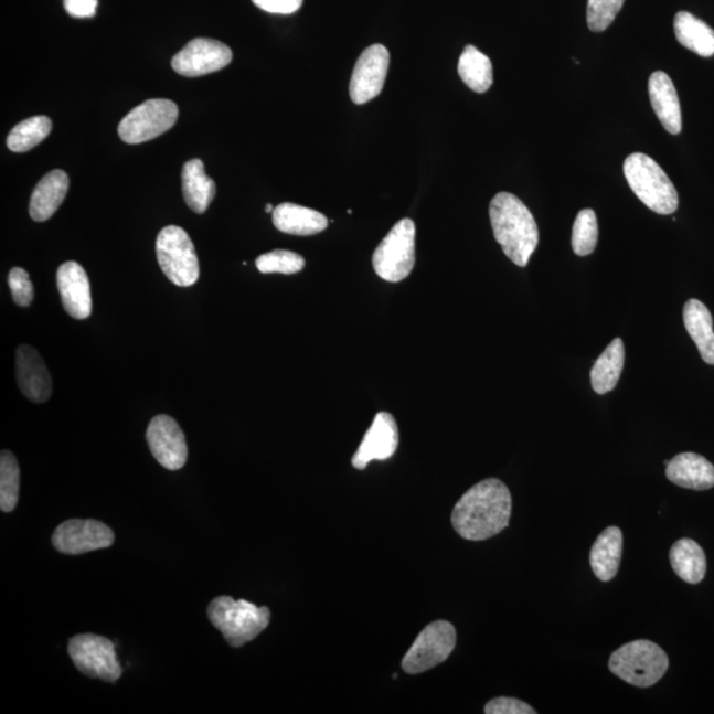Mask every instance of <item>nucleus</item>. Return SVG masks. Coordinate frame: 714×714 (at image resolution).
<instances>
[{
    "mask_svg": "<svg viewBox=\"0 0 714 714\" xmlns=\"http://www.w3.org/2000/svg\"><path fill=\"white\" fill-rule=\"evenodd\" d=\"M512 497L502 480H482L463 493L451 513L454 530L470 542H483L510 524Z\"/></svg>",
    "mask_w": 714,
    "mask_h": 714,
    "instance_id": "1",
    "label": "nucleus"
},
{
    "mask_svg": "<svg viewBox=\"0 0 714 714\" xmlns=\"http://www.w3.org/2000/svg\"><path fill=\"white\" fill-rule=\"evenodd\" d=\"M490 219L504 255L520 268L529 265L539 245V228L529 206L509 192H500L490 204Z\"/></svg>",
    "mask_w": 714,
    "mask_h": 714,
    "instance_id": "2",
    "label": "nucleus"
},
{
    "mask_svg": "<svg viewBox=\"0 0 714 714\" xmlns=\"http://www.w3.org/2000/svg\"><path fill=\"white\" fill-rule=\"evenodd\" d=\"M206 614L213 627L223 633L233 649L255 640L271 619L269 607H258L248 600H236L228 596L213 599Z\"/></svg>",
    "mask_w": 714,
    "mask_h": 714,
    "instance_id": "3",
    "label": "nucleus"
},
{
    "mask_svg": "<svg viewBox=\"0 0 714 714\" xmlns=\"http://www.w3.org/2000/svg\"><path fill=\"white\" fill-rule=\"evenodd\" d=\"M624 172L630 189L646 206L659 215H672L679 206L675 185L656 160L643 152L627 157Z\"/></svg>",
    "mask_w": 714,
    "mask_h": 714,
    "instance_id": "4",
    "label": "nucleus"
},
{
    "mask_svg": "<svg viewBox=\"0 0 714 714\" xmlns=\"http://www.w3.org/2000/svg\"><path fill=\"white\" fill-rule=\"evenodd\" d=\"M667 653L651 640L639 639L619 647L611 653L609 669L624 682L649 689L669 671Z\"/></svg>",
    "mask_w": 714,
    "mask_h": 714,
    "instance_id": "5",
    "label": "nucleus"
},
{
    "mask_svg": "<svg viewBox=\"0 0 714 714\" xmlns=\"http://www.w3.org/2000/svg\"><path fill=\"white\" fill-rule=\"evenodd\" d=\"M373 269L388 283H402L416 264V225L404 219L393 226L373 253Z\"/></svg>",
    "mask_w": 714,
    "mask_h": 714,
    "instance_id": "6",
    "label": "nucleus"
},
{
    "mask_svg": "<svg viewBox=\"0 0 714 714\" xmlns=\"http://www.w3.org/2000/svg\"><path fill=\"white\" fill-rule=\"evenodd\" d=\"M160 269L172 284L180 287L195 285L200 277L199 259L192 239L180 226L170 225L157 238Z\"/></svg>",
    "mask_w": 714,
    "mask_h": 714,
    "instance_id": "7",
    "label": "nucleus"
},
{
    "mask_svg": "<svg viewBox=\"0 0 714 714\" xmlns=\"http://www.w3.org/2000/svg\"><path fill=\"white\" fill-rule=\"evenodd\" d=\"M68 652L73 664L85 676L116 683L122 676L116 646L96 633H78L70 640Z\"/></svg>",
    "mask_w": 714,
    "mask_h": 714,
    "instance_id": "8",
    "label": "nucleus"
},
{
    "mask_svg": "<svg viewBox=\"0 0 714 714\" xmlns=\"http://www.w3.org/2000/svg\"><path fill=\"white\" fill-rule=\"evenodd\" d=\"M457 644V631L447 620H436L418 633L402 662L404 672L418 675L446 662Z\"/></svg>",
    "mask_w": 714,
    "mask_h": 714,
    "instance_id": "9",
    "label": "nucleus"
},
{
    "mask_svg": "<svg viewBox=\"0 0 714 714\" xmlns=\"http://www.w3.org/2000/svg\"><path fill=\"white\" fill-rule=\"evenodd\" d=\"M178 116V106L170 99H149L122 119L118 128L119 138L129 145L151 141L173 128Z\"/></svg>",
    "mask_w": 714,
    "mask_h": 714,
    "instance_id": "10",
    "label": "nucleus"
},
{
    "mask_svg": "<svg viewBox=\"0 0 714 714\" xmlns=\"http://www.w3.org/2000/svg\"><path fill=\"white\" fill-rule=\"evenodd\" d=\"M115 539L109 526L97 520L71 519L53 532L52 544L64 555L77 556L109 548Z\"/></svg>",
    "mask_w": 714,
    "mask_h": 714,
    "instance_id": "11",
    "label": "nucleus"
},
{
    "mask_svg": "<svg viewBox=\"0 0 714 714\" xmlns=\"http://www.w3.org/2000/svg\"><path fill=\"white\" fill-rule=\"evenodd\" d=\"M233 53L228 45L217 40L193 39L172 58V68L185 77H200L219 72L230 65Z\"/></svg>",
    "mask_w": 714,
    "mask_h": 714,
    "instance_id": "12",
    "label": "nucleus"
},
{
    "mask_svg": "<svg viewBox=\"0 0 714 714\" xmlns=\"http://www.w3.org/2000/svg\"><path fill=\"white\" fill-rule=\"evenodd\" d=\"M390 62V51L383 44H373L360 55L350 83L353 104L370 103L382 93Z\"/></svg>",
    "mask_w": 714,
    "mask_h": 714,
    "instance_id": "13",
    "label": "nucleus"
},
{
    "mask_svg": "<svg viewBox=\"0 0 714 714\" xmlns=\"http://www.w3.org/2000/svg\"><path fill=\"white\" fill-rule=\"evenodd\" d=\"M150 451L167 470L182 469L189 458L184 433L179 424L170 416L153 417L146 431Z\"/></svg>",
    "mask_w": 714,
    "mask_h": 714,
    "instance_id": "14",
    "label": "nucleus"
},
{
    "mask_svg": "<svg viewBox=\"0 0 714 714\" xmlns=\"http://www.w3.org/2000/svg\"><path fill=\"white\" fill-rule=\"evenodd\" d=\"M399 434L395 417L386 412L377 413L369 431L352 457L356 470H365L372 460H386L398 449Z\"/></svg>",
    "mask_w": 714,
    "mask_h": 714,
    "instance_id": "15",
    "label": "nucleus"
},
{
    "mask_svg": "<svg viewBox=\"0 0 714 714\" xmlns=\"http://www.w3.org/2000/svg\"><path fill=\"white\" fill-rule=\"evenodd\" d=\"M17 379L20 391L33 403L49 402L52 379L42 356L31 345H20L17 351Z\"/></svg>",
    "mask_w": 714,
    "mask_h": 714,
    "instance_id": "16",
    "label": "nucleus"
},
{
    "mask_svg": "<svg viewBox=\"0 0 714 714\" xmlns=\"http://www.w3.org/2000/svg\"><path fill=\"white\" fill-rule=\"evenodd\" d=\"M57 289L66 312L83 320L92 313V294L88 275L82 265L68 262L57 270Z\"/></svg>",
    "mask_w": 714,
    "mask_h": 714,
    "instance_id": "17",
    "label": "nucleus"
},
{
    "mask_svg": "<svg viewBox=\"0 0 714 714\" xmlns=\"http://www.w3.org/2000/svg\"><path fill=\"white\" fill-rule=\"evenodd\" d=\"M649 95L653 111L660 124L670 132L678 136L682 131V108L675 85L665 72H653L649 79Z\"/></svg>",
    "mask_w": 714,
    "mask_h": 714,
    "instance_id": "18",
    "label": "nucleus"
},
{
    "mask_svg": "<svg viewBox=\"0 0 714 714\" xmlns=\"http://www.w3.org/2000/svg\"><path fill=\"white\" fill-rule=\"evenodd\" d=\"M665 476L683 489L705 491L714 487V466L695 452H682L669 460Z\"/></svg>",
    "mask_w": 714,
    "mask_h": 714,
    "instance_id": "19",
    "label": "nucleus"
},
{
    "mask_svg": "<svg viewBox=\"0 0 714 714\" xmlns=\"http://www.w3.org/2000/svg\"><path fill=\"white\" fill-rule=\"evenodd\" d=\"M70 190V178L63 170L46 173L32 192L30 215L42 223L55 215Z\"/></svg>",
    "mask_w": 714,
    "mask_h": 714,
    "instance_id": "20",
    "label": "nucleus"
},
{
    "mask_svg": "<svg viewBox=\"0 0 714 714\" xmlns=\"http://www.w3.org/2000/svg\"><path fill=\"white\" fill-rule=\"evenodd\" d=\"M273 224L278 231L294 236H312L329 226V220L318 211L292 203H284L273 211Z\"/></svg>",
    "mask_w": 714,
    "mask_h": 714,
    "instance_id": "21",
    "label": "nucleus"
},
{
    "mask_svg": "<svg viewBox=\"0 0 714 714\" xmlns=\"http://www.w3.org/2000/svg\"><path fill=\"white\" fill-rule=\"evenodd\" d=\"M624 553V535L618 526L605 530L590 551V566L596 577L609 583L617 576Z\"/></svg>",
    "mask_w": 714,
    "mask_h": 714,
    "instance_id": "22",
    "label": "nucleus"
},
{
    "mask_svg": "<svg viewBox=\"0 0 714 714\" xmlns=\"http://www.w3.org/2000/svg\"><path fill=\"white\" fill-rule=\"evenodd\" d=\"M182 182L187 205L202 215L216 196V183L206 175L202 160L192 159L184 164Z\"/></svg>",
    "mask_w": 714,
    "mask_h": 714,
    "instance_id": "23",
    "label": "nucleus"
},
{
    "mask_svg": "<svg viewBox=\"0 0 714 714\" xmlns=\"http://www.w3.org/2000/svg\"><path fill=\"white\" fill-rule=\"evenodd\" d=\"M684 324L700 355L706 364L714 365V331L712 313L703 302L690 299L684 306Z\"/></svg>",
    "mask_w": 714,
    "mask_h": 714,
    "instance_id": "24",
    "label": "nucleus"
},
{
    "mask_svg": "<svg viewBox=\"0 0 714 714\" xmlns=\"http://www.w3.org/2000/svg\"><path fill=\"white\" fill-rule=\"evenodd\" d=\"M678 42L702 57L714 55V31L692 13L680 11L673 22Z\"/></svg>",
    "mask_w": 714,
    "mask_h": 714,
    "instance_id": "25",
    "label": "nucleus"
},
{
    "mask_svg": "<svg viewBox=\"0 0 714 714\" xmlns=\"http://www.w3.org/2000/svg\"><path fill=\"white\" fill-rule=\"evenodd\" d=\"M670 562L673 572L685 583L696 585L705 577V553L695 540H678L670 551Z\"/></svg>",
    "mask_w": 714,
    "mask_h": 714,
    "instance_id": "26",
    "label": "nucleus"
},
{
    "mask_svg": "<svg viewBox=\"0 0 714 714\" xmlns=\"http://www.w3.org/2000/svg\"><path fill=\"white\" fill-rule=\"evenodd\" d=\"M625 365V344L622 340L614 339L603 355L594 363L590 377L593 390L598 395L616 388Z\"/></svg>",
    "mask_w": 714,
    "mask_h": 714,
    "instance_id": "27",
    "label": "nucleus"
},
{
    "mask_svg": "<svg viewBox=\"0 0 714 714\" xmlns=\"http://www.w3.org/2000/svg\"><path fill=\"white\" fill-rule=\"evenodd\" d=\"M458 73L462 82L476 93H486L493 83L491 60L473 45H467L460 55Z\"/></svg>",
    "mask_w": 714,
    "mask_h": 714,
    "instance_id": "28",
    "label": "nucleus"
},
{
    "mask_svg": "<svg viewBox=\"0 0 714 714\" xmlns=\"http://www.w3.org/2000/svg\"><path fill=\"white\" fill-rule=\"evenodd\" d=\"M52 130L49 117L38 116L25 119L13 128L7 138V146L13 152H25L42 143Z\"/></svg>",
    "mask_w": 714,
    "mask_h": 714,
    "instance_id": "29",
    "label": "nucleus"
},
{
    "mask_svg": "<svg viewBox=\"0 0 714 714\" xmlns=\"http://www.w3.org/2000/svg\"><path fill=\"white\" fill-rule=\"evenodd\" d=\"M20 490L19 463L11 451L0 456V510L12 512L17 509Z\"/></svg>",
    "mask_w": 714,
    "mask_h": 714,
    "instance_id": "30",
    "label": "nucleus"
},
{
    "mask_svg": "<svg viewBox=\"0 0 714 714\" xmlns=\"http://www.w3.org/2000/svg\"><path fill=\"white\" fill-rule=\"evenodd\" d=\"M598 243V223L596 212L583 210L573 225L572 246L577 256L585 257L596 251Z\"/></svg>",
    "mask_w": 714,
    "mask_h": 714,
    "instance_id": "31",
    "label": "nucleus"
},
{
    "mask_svg": "<svg viewBox=\"0 0 714 714\" xmlns=\"http://www.w3.org/2000/svg\"><path fill=\"white\" fill-rule=\"evenodd\" d=\"M305 258L290 251L277 249L256 259V266L263 275H271V273H279V275H296L305 268Z\"/></svg>",
    "mask_w": 714,
    "mask_h": 714,
    "instance_id": "32",
    "label": "nucleus"
},
{
    "mask_svg": "<svg viewBox=\"0 0 714 714\" xmlns=\"http://www.w3.org/2000/svg\"><path fill=\"white\" fill-rule=\"evenodd\" d=\"M625 0H587V25L593 32H603L616 20Z\"/></svg>",
    "mask_w": 714,
    "mask_h": 714,
    "instance_id": "33",
    "label": "nucleus"
},
{
    "mask_svg": "<svg viewBox=\"0 0 714 714\" xmlns=\"http://www.w3.org/2000/svg\"><path fill=\"white\" fill-rule=\"evenodd\" d=\"M9 286L13 302L20 307H29L35 298V290L29 273L22 268H13L9 275Z\"/></svg>",
    "mask_w": 714,
    "mask_h": 714,
    "instance_id": "34",
    "label": "nucleus"
},
{
    "mask_svg": "<svg viewBox=\"0 0 714 714\" xmlns=\"http://www.w3.org/2000/svg\"><path fill=\"white\" fill-rule=\"evenodd\" d=\"M486 714H535L536 711L522 700L513 697H497L484 706Z\"/></svg>",
    "mask_w": 714,
    "mask_h": 714,
    "instance_id": "35",
    "label": "nucleus"
},
{
    "mask_svg": "<svg viewBox=\"0 0 714 714\" xmlns=\"http://www.w3.org/2000/svg\"><path fill=\"white\" fill-rule=\"evenodd\" d=\"M258 9L279 15H290L303 4V0H253Z\"/></svg>",
    "mask_w": 714,
    "mask_h": 714,
    "instance_id": "36",
    "label": "nucleus"
},
{
    "mask_svg": "<svg viewBox=\"0 0 714 714\" xmlns=\"http://www.w3.org/2000/svg\"><path fill=\"white\" fill-rule=\"evenodd\" d=\"M98 0H64L65 11L73 18H93L96 15Z\"/></svg>",
    "mask_w": 714,
    "mask_h": 714,
    "instance_id": "37",
    "label": "nucleus"
},
{
    "mask_svg": "<svg viewBox=\"0 0 714 714\" xmlns=\"http://www.w3.org/2000/svg\"><path fill=\"white\" fill-rule=\"evenodd\" d=\"M265 211L270 213V212L275 211V206H273L271 204H266Z\"/></svg>",
    "mask_w": 714,
    "mask_h": 714,
    "instance_id": "38",
    "label": "nucleus"
}]
</instances>
